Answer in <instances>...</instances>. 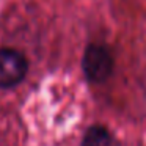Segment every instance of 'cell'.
I'll list each match as a JSON object with an SVG mask.
<instances>
[{
    "mask_svg": "<svg viewBox=\"0 0 146 146\" xmlns=\"http://www.w3.org/2000/svg\"><path fill=\"white\" fill-rule=\"evenodd\" d=\"M111 145H113V138H111V133L108 132V129L96 124L85 132L80 146H111Z\"/></svg>",
    "mask_w": 146,
    "mask_h": 146,
    "instance_id": "cell-3",
    "label": "cell"
},
{
    "mask_svg": "<svg viewBox=\"0 0 146 146\" xmlns=\"http://www.w3.org/2000/svg\"><path fill=\"white\" fill-rule=\"evenodd\" d=\"M115 60L110 49L104 44H90L82 58V69L86 80L91 83H102L111 76Z\"/></svg>",
    "mask_w": 146,
    "mask_h": 146,
    "instance_id": "cell-1",
    "label": "cell"
},
{
    "mask_svg": "<svg viewBox=\"0 0 146 146\" xmlns=\"http://www.w3.org/2000/svg\"><path fill=\"white\" fill-rule=\"evenodd\" d=\"M29 61L22 52L11 47L0 49V88H13L27 76Z\"/></svg>",
    "mask_w": 146,
    "mask_h": 146,
    "instance_id": "cell-2",
    "label": "cell"
}]
</instances>
